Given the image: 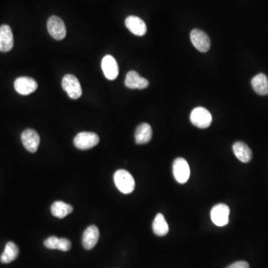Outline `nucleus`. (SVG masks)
<instances>
[{
    "label": "nucleus",
    "instance_id": "9d476101",
    "mask_svg": "<svg viewBox=\"0 0 268 268\" xmlns=\"http://www.w3.org/2000/svg\"><path fill=\"white\" fill-rule=\"evenodd\" d=\"M36 80L30 77H20L15 81V91L23 96L30 95L38 89Z\"/></svg>",
    "mask_w": 268,
    "mask_h": 268
},
{
    "label": "nucleus",
    "instance_id": "dca6fc26",
    "mask_svg": "<svg viewBox=\"0 0 268 268\" xmlns=\"http://www.w3.org/2000/svg\"><path fill=\"white\" fill-rule=\"evenodd\" d=\"M44 246L49 249H59L66 252L72 247V243L67 238H59L56 236H51L44 241Z\"/></svg>",
    "mask_w": 268,
    "mask_h": 268
},
{
    "label": "nucleus",
    "instance_id": "5701e85b",
    "mask_svg": "<svg viewBox=\"0 0 268 268\" xmlns=\"http://www.w3.org/2000/svg\"><path fill=\"white\" fill-rule=\"evenodd\" d=\"M227 268H249V265L247 261H240L230 264Z\"/></svg>",
    "mask_w": 268,
    "mask_h": 268
},
{
    "label": "nucleus",
    "instance_id": "4468645a",
    "mask_svg": "<svg viewBox=\"0 0 268 268\" xmlns=\"http://www.w3.org/2000/svg\"><path fill=\"white\" fill-rule=\"evenodd\" d=\"M125 26L130 32L136 36H143L146 34L147 26L145 22L136 16H129L125 20Z\"/></svg>",
    "mask_w": 268,
    "mask_h": 268
},
{
    "label": "nucleus",
    "instance_id": "aec40b11",
    "mask_svg": "<svg viewBox=\"0 0 268 268\" xmlns=\"http://www.w3.org/2000/svg\"><path fill=\"white\" fill-rule=\"evenodd\" d=\"M18 255H19V248L18 246L12 241H9L6 244L4 252L0 256V261L3 264H9L15 261Z\"/></svg>",
    "mask_w": 268,
    "mask_h": 268
},
{
    "label": "nucleus",
    "instance_id": "a211bd4d",
    "mask_svg": "<svg viewBox=\"0 0 268 268\" xmlns=\"http://www.w3.org/2000/svg\"><path fill=\"white\" fill-rule=\"evenodd\" d=\"M233 152L237 159L241 162L247 163L252 159V153L247 144L242 142H236L232 146Z\"/></svg>",
    "mask_w": 268,
    "mask_h": 268
},
{
    "label": "nucleus",
    "instance_id": "6e6552de",
    "mask_svg": "<svg viewBox=\"0 0 268 268\" xmlns=\"http://www.w3.org/2000/svg\"><path fill=\"white\" fill-rule=\"evenodd\" d=\"M47 29L51 36L55 40H61L66 37V26L58 17L52 16L49 18L47 22Z\"/></svg>",
    "mask_w": 268,
    "mask_h": 268
},
{
    "label": "nucleus",
    "instance_id": "f3484780",
    "mask_svg": "<svg viewBox=\"0 0 268 268\" xmlns=\"http://www.w3.org/2000/svg\"><path fill=\"white\" fill-rule=\"evenodd\" d=\"M152 128L147 123H142L136 128L135 132V141L138 145L148 143L152 138Z\"/></svg>",
    "mask_w": 268,
    "mask_h": 268
},
{
    "label": "nucleus",
    "instance_id": "ddd939ff",
    "mask_svg": "<svg viewBox=\"0 0 268 268\" xmlns=\"http://www.w3.org/2000/svg\"><path fill=\"white\" fill-rule=\"evenodd\" d=\"M125 83V86L130 89L143 90L149 86V81L145 77H141L136 71L128 72Z\"/></svg>",
    "mask_w": 268,
    "mask_h": 268
},
{
    "label": "nucleus",
    "instance_id": "1a4fd4ad",
    "mask_svg": "<svg viewBox=\"0 0 268 268\" xmlns=\"http://www.w3.org/2000/svg\"><path fill=\"white\" fill-rule=\"evenodd\" d=\"M22 143L26 150L31 153L38 151L40 138L37 131L33 129H26L21 134Z\"/></svg>",
    "mask_w": 268,
    "mask_h": 268
},
{
    "label": "nucleus",
    "instance_id": "f8f14e48",
    "mask_svg": "<svg viewBox=\"0 0 268 268\" xmlns=\"http://www.w3.org/2000/svg\"><path fill=\"white\" fill-rule=\"evenodd\" d=\"M14 46V37L12 29L8 25L0 26V52H7Z\"/></svg>",
    "mask_w": 268,
    "mask_h": 268
},
{
    "label": "nucleus",
    "instance_id": "9b49d317",
    "mask_svg": "<svg viewBox=\"0 0 268 268\" xmlns=\"http://www.w3.org/2000/svg\"><path fill=\"white\" fill-rule=\"evenodd\" d=\"M102 68L105 77L109 80H115L119 75V66L116 59L111 55L104 57L102 61Z\"/></svg>",
    "mask_w": 268,
    "mask_h": 268
},
{
    "label": "nucleus",
    "instance_id": "2eb2a0df",
    "mask_svg": "<svg viewBox=\"0 0 268 268\" xmlns=\"http://www.w3.org/2000/svg\"><path fill=\"white\" fill-rule=\"evenodd\" d=\"M99 239V230L95 225L88 227L82 236V244L86 249H92Z\"/></svg>",
    "mask_w": 268,
    "mask_h": 268
},
{
    "label": "nucleus",
    "instance_id": "f03ea898",
    "mask_svg": "<svg viewBox=\"0 0 268 268\" xmlns=\"http://www.w3.org/2000/svg\"><path fill=\"white\" fill-rule=\"evenodd\" d=\"M190 120L195 126L204 129L210 126L212 117L208 110L202 107H198L192 111Z\"/></svg>",
    "mask_w": 268,
    "mask_h": 268
},
{
    "label": "nucleus",
    "instance_id": "4be33fe9",
    "mask_svg": "<svg viewBox=\"0 0 268 268\" xmlns=\"http://www.w3.org/2000/svg\"><path fill=\"white\" fill-rule=\"evenodd\" d=\"M73 207L63 201H55L51 207V212L53 216L63 218L72 213Z\"/></svg>",
    "mask_w": 268,
    "mask_h": 268
},
{
    "label": "nucleus",
    "instance_id": "7ed1b4c3",
    "mask_svg": "<svg viewBox=\"0 0 268 268\" xmlns=\"http://www.w3.org/2000/svg\"><path fill=\"white\" fill-rule=\"evenodd\" d=\"M173 174L179 184H184L190 176V168L188 162L184 158H176L173 163Z\"/></svg>",
    "mask_w": 268,
    "mask_h": 268
},
{
    "label": "nucleus",
    "instance_id": "20e7f679",
    "mask_svg": "<svg viewBox=\"0 0 268 268\" xmlns=\"http://www.w3.org/2000/svg\"><path fill=\"white\" fill-rule=\"evenodd\" d=\"M62 87L72 99H79L82 95L80 82L73 75H66L63 77L62 80Z\"/></svg>",
    "mask_w": 268,
    "mask_h": 268
},
{
    "label": "nucleus",
    "instance_id": "f257e3e1",
    "mask_svg": "<svg viewBox=\"0 0 268 268\" xmlns=\"http://www.w3.org/2000/svg\"><path fill=\"white\" fill-rule=\"evenodd\" d=\"M114 183L116 188L122 193L131 194L135 189V181L132 174L126 170H118L114 173Z\"/></svg>",
    "mask_w": 268,
    "mask_h": 268
},
{
    "label": "nucleus",
    "instance_id": "39448f33",
    "mask_svg": "<svg viewBox=\"0 0 268 268\" xmlns=\"http://www.w3.org/2000/svg\"><path fill=\"white\" fill-rule=\"evenodd\" d=\"M99 137L93 132H81L76 135L74 139V145L80 150H88L99 144Z\"/></svg>",
    "mask_w": 268,
    "mask_h": 268
},
{
    "label": "nucleus",
    "instance_id": "6ab92c4d",
    "mask_svg": "<svg viewBox=\"0 0 268 268\" xmlns=\"http://www.w3.org/2000/svg\"><path fill=\"white\" fill-rule=\"evenodd\" d=\"M251 84L256 94L260 96L268 94V77L263 73H259L252 77Z\"/></svg>",
    "mask_w": 268,
    "mask_h": 268
},
{
    "label": "nucleus",
    "instance_id": "0eeeda50",
    "mask_svg": "<svg viewBox=\"0 0 268 268\" xmlns=\"http://www.w3.org/2000/svg\"><path fill=\"white\" fill-rule=\"evenodd\" d=\"M190 39L195 49L199 52H207L210 50V38L204 31L198 29H193L190 34Z\"/></svg>",
    "mask_w": 268,
    "mask_h": 268
},
{
    "label": "nucleus",
    "instance_id": "423d86ee",
    "mask_svg": "<svg viewBox=\"0 0 268 268\" xmlns=\"http://www.w3.org/2000/svg\"><path fill=\"white\" fill-rule=\"evenodd\" d=\"M230 212V208L226 204H217L211 210V219L218 227H224L229 223Z\"/></svg>",
    "mask_w": 268,
    "mask_h": 268
},
{
    "label": "nucleus",
    "instance_id": "412c9836",
    "mask_svg": "<svg viewBox=\"0 0 268 268\" xmlns=\"http://www.w3.org/2000/svg\"><path fill=\"white\" fill-rule=\"evenodd\" d=\"M152 228L155 235L157 236H165L169 230L168 224L162 214L159 213L155 217L153 221Z\"/></svg>",
    "mask_w": 268,
    "mask_h": 268
}]
</instances>
